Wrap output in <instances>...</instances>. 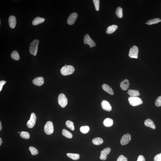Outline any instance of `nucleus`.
<instances>
[{"mask_svg":"<svg viewBox=\"0 0 161 161\" xmlns=\"http://www.w3.org/2000/svg\"><path fill=\"white\" fill-rule=\"evenodd\" d=\"M75 71L74 67L72 65H67L63 67L61 69L60 72L63 76H66L72 74Z\"/></svg>","mask_w":161,"mask_h":161,"instance_id":"obj_1","label":"nucleus"},{"mask_svg":"<svg viewBox=\"0 0 161 161\" xmlns=\"http://www.w3.org/2000/svg\"><path fill=\"white\" fill-rule=\"evenodd\" d=\"M128 100L130 105L133 106H138L143 103L141 99L137 97L130 96L128 98Z\"/></svg>","mask_w":161,"mask_h":161,"instance_id":"obj_2","label":"nucleus"},{"mask_svg":"<svg viewBox=\"0 0 161 161\" xmlns=\"http://www.w3.org/2000/svg\"><path fill=\"white\" fill-rule=\"evenodd\" d=\"M39 42L38 40L36 39L32 41L30 45L29 51L30 53L35 56L37 54Z\"/></svg>","mask_w":161,"mask_h":161,"instance_id":"obj_3","label":"nucleus"},{"mask_svg":"<svg viewBox=\"0 0 161 161\" xmlns=\"http://www.w3.org/2000/svg\"><path fill=\"white\" fill-rule=\"evenodd\" d=\"M58 104L61 107L64 108L67 106L68 103V99L64 94L61 93L58 97Z\"/></svg>","mask_w":161,"mask_h":161,"instance_id":"obj_4","label":"nucleus"},{"mask_svg":"<svg viewBox=\"0 0 161 161\" xmlns=\"http://www.w3.org/2000/svg\"><path fill=\"white\" fill-rule=\"evenodd\" d=\"M44 131L48 135L52 134L54 131L53 124L51 121H48L46 123L44 127Z\"/></svg>","mask_w":161,"mask_h":161,"instance_id":"obj_5","label":"nucleus"},{"mask_svg":"<svg viewBox=\"0 0 161 161\" xmlns=\"http://www.w3.org/2000/svg\"><path fill=\"white\" fill-rule=\"evenodd\" d=\"M138 49L136 46H133L130 49L129 56L132 58H138Z\"/></svg>","mask_w":161,"mask_h":161,"instance_id":"obj_6","label":"nucleus"},{"mask_svg":"<svg viewBox=\"0 0 161 161\" xmlns=\"http://www.w3.org/2000/svg\"><path fill=\"white\" fill-rule=\"evenodd\" d=\"M36 119L35 114L34 113H32L31 115L30 120L27 122V125L29 128H33L35 124Z\"/></svg>","mask_w":161,"mask_h":161,"instance_id":"obj_7","label":"nucleus"},{"mask_svg":"<svg viewBox=\"0 0 161 161\" xmlns=\"http://www.w3.org/2000/svg\"><path fill=\"white\" fill-rule=\"evenodd\" d=\"M84 42L85 44H87L90 46V48H92L93 47H95L96 46L95 42L91 39L88 34H86L84 36Z\"/></svg>","mask_w":161,"mask_h":161,"instance_id":"obj_8","label":"nucleus"},{"mask_svg":"<svg viewBox=\"0 0 161 161\" xmlns=\"http://www.w3.org/2000/svg\"><path fill=\"white\" fill-rule=\"evenodd\" d=\"M111 151V149L109 147H107L101 152L100 159L102 160H105L107 159V155L109 154Z\"/></svg>","mask_w":161,"mask_h":161,"instance_id":"obj_9","label":"nucleus"},{"mask_svg":"<svg viewBox=\"0 0 161 161\" xmlns=\"http://www.w3.org/2000/svg\"><path fill=\"white\" fill-rule=\"evenodd\" d=\"M78 14L76 13H73L70 15L67 20L68 24L70 25L74 24L75 23Z\"/></svg>","mask_w":161,"mask_h":161,"instance_id":"obj_10","label":"nucleus"},{"mask_svg":"<svg viewBox=\"0 0 161 161\" xmlns=\"http://www.w3.org/2000/svg\"><path fill=\"white\" fill-rule=\"evenodd\" d=\"M131 140V136L130 134H124L121 138L120 143L122 145H126L129 143Z\"/></svg>","mask_w":161,"mask_h":161,"instance_id":"obj_11","label":"nucleus"},{"mask_svg":"<svg viewBox=\"0 0 161 161\" xmlns=\"http://www.w3.org/2000/svg\"><path fill=\"white\" fill-rule=\"evenodd\" d=\"M101 106L102 108L105 110L110 111L112 110V107L107 101L105 100L102 101L101 103Z\"/></svg>","mask_w":161,"mask_h":161,"instance_id":"obj_12","label":"nucleus"},{"mask_svg":"<svg viewBox=\"0 0 161 161\" xmlns=\"http://www.w3.org/2000/svg\"><path fill=\"white\" fill-rule=\"evenodd\" d=\"M8 23L10 27L12 28H14L16 25V19L14 16H11L8 19Z\"/></svg>","mask_w":161,"mask_h":161,"instance_id":"obj_13","label":"nucleus"},{"mask_svg":"<svg viewBox=\"0 0 161 161\" xmlns=\"http://www.w3.org/2000/svg\"><path fill=\"white\" fill-rule=\"evenodd\" d=\"M33 84L38 86H41L44 84V81L43 77H36L33 80Z\"/></svg>","mask_w":161,"mask_h":161,"instance_id":"obj_14","label":"nucleus"},{"mask_svg":"<svg viewBox=\"0 0 161 161\" xmlns=\"http://www.w3.org/2000/svg\"><path fill=\"white\" fill-rule=\"evenodd\" d=\"M130 85L129 80H123L120 83V87L121 89L124 90H126L129 88Z\"/></svg>","mask_w":161,"mask_h":161,"instance_id":"obj_15","label":"nucleus"},{"mask_svg":"<svg viewBox=\"0 0 161 161\" xmlns=\"http://www.w3.org/2000/svg\"><path fill=\"white\" fill-rule=\"evenodd\" d=\"M144 125L146 126L150 127L154 130L156 128L153 121L150 119H146L144 121Z\"/></svg>","mask_w":161,"mask_h":161,"instance_id":"obj_16","label":"nucleus"},{"mask_svg":"<svg viewBox=\"0 0 161 161\" xmlns=\"http://www.w3.org/2000/svg\"><path fill=\"white\" fill-rule=\"evenodd\" d=\"M102 88L104 90L111 95H113L114 94V92L112 89L108 85L106 84H104L102 85Z\"/></svg>","mask_w":161,"mask_h":161,"instance_id":"obj_17","label":"nucleus"},{"mask_svg":"<svg viewBox=\"0 0 161 161\" xmlns=\"http://www.w3.org/2000/svg\"><path fill=\"white\" fill-rule=\"evenodd\" d=\"M45 21V19L41 17H37L35 18L32 22V24L34 26L37 25Z\"/></svg>","mask_w":161,"mask_h":161,"instance_id":"obj_18","label":"nucleus"},{"mask_svg":"<svg viewBox=\"0 0 161 161\" xmlns=\"http://www.w3.org/2000/svg\"><path fill=\"white\" fill-rule=\"evenodd\" d=\"M118 26L116 25H112L107 27L106 33L108 34H111L113 33L118 28Z\"/></svg>","mask_w":161,"mask_h":161,"instance_id":"obj_19","label":"nucleus"},{"mask_svg":"<svg viewBox=\"0 0 161 161\" xmlns=\"http://www.w3.org/2000/svg\"><path fill=\"white\" fill-rule=\"evenodd\" d=\"M104 125L105 127H109L112 126L113 124V121L110 118H107L104 120L103 122Z\"/></svg>","mask_w":161,"mask_h":161,"instance_id":"obj_20","label":"nucleus"},{"mask_svg":"<svg viewBox=\"0 0 161 161\" xmlns=\"http://www.w3.org/2000/svg\"><path fill=\"white\" fill-rule=\"evenodd\" d=\"M127 93L132 97H137L139 96L140 94L138 90L129 89L128 90Z\"/></svg>","mask_w":161,"mask_h":161,"instance_id":"obj_21","label":"nucleus"},{"mask_svg":"<svg viewBox=\"0 0 161 161\" xmlns=\"http://www.w3.org/2000/svg\"><path fill=\"white\" fill-rule=\"evenodd\" d=\"M67 156L71 159L74 160H78L80 158V155L78 154L68 153Z\"/></svg>","mask_w":161,"mask_h":161,"instance_id":"obj_22","label":"nucleus"},{"mask_svg":"<svg viewBox=\"0 0 161 161\" xmlns=\"http://www.w3.org/2000/svg\"><path fill=\"white\" fill-rule=\"evenodd\" d=\"M161 22V20L160 19L155 18L149 20L147 23H145V24L148 25H151L153 24H157Z\"/></svg>","mask_w":161,"mask_h":161,"instance_id":"obj_23","label":"nucleus"},{"mask_svg":"<svg viewBox=\"0 0 161 161\" xmlns=\"http://www.w3.org/2000/svg\"><path fill=\"white\" fill-rule=\"evenodd\" d=\"M92 141L94 144L98 145L102 144L103 142V140L100 137H97L94 138Z\"/></svg>","mask_w":161,"mask_h":161,"instance_id":"obj_24","label":"nucleus"},{"mask_svg":"<svg viewBox=\"0 0 161 161\" xmlns=\"http://www.w3.org/2000/svg\"><path fill=\"white\" fill-rule=\"evenodd\" d=\"M62 134L64 136L69 138H71L73 137V134L70 132L64 129L62 131Z\"/></svg>","mask_w":161,"mask_h":161,"instance_id":"obj_25","label":"nucleus"},{"mask_svg":"<svg viewBox=\"0 0 161 161\" xmlns=\"http://www.w3.org/2000/svg\"><path fill=\"white\" fill-rule=\"evenodd\" d=\"M11 56L13 59L16 60H18L20 58V55L16 51H13L11 53Z\"/></svg>","mask_w":161,"mask_h":161,"instance_id":"obj_26","label":"nucleus"},{"mask_svg":"<svg viewBox=\"0 0 161 161\" xmlns=\"http://www.w3.org/2000/svg\"><path fill=\"white\" fill-rule=\"evenodd\" d=\"M116 15L118 18H122L123 17L122 9L121 7H118L116 9Z\"/></svg>","mask_w":161,"mask_h":161,"instance_id":"obj_27","label":"nucleus"},{"mask_svg":"<svg viewBox=\"0 0 161 161\" xmlns=\"http://www.w3.org/2000/svg\"><path fill=\"white\" fill-rule=\"evenodd\" d=\"M66 126L70 129L72 131H74L75 128L74 125V124L72 121L69 120L67 121L66 122Z\"/></svg>","mask_w":161,"mask_h":161,"instance_id":"obj_28","label":"nucleus"},{"mask_svg":"<svg viewBox=\"0 0 161 161\" xmlns=\"http://www.w3.org/2000/svg\"><path fill=\"white\" fill-rule=\"evenodd\" d=\"M20 136L22 138L26 139H29L30 138V135L27 132L22 131L20 133Z\"/></svg>","mask_w":161,"mask_h":161,"instance_id":"obj_29","label":"nucleus"},{"mask_svg":"<svg viewBox=\"0 0 161 161\" xmlns=\"http://www.w3.org/2000/svg\"><path fill=\"white\" fill-rule=\"evenodd\" d=\"M90 129V127L88 126H84L80 127V130L81 133L83 134H86L88 132Z\"/></svg>","mask_w":161,"mask_h":161,"instance_id":"obj_30","label":"nucleus"},{"mask_svg":"<svg viewBox=\"0 0 161 161\" xmlns=\"http://www.w3.org/2000/svg\"><path fill=\"white\" fill-rule=\"evenodd\" d=\"M29 150L33 155H36L38 153V151L37 149L33 147H29Z\"/></svg>","mask_w":161,"mask_h":161,"instance_id":"obj_31","label":"nucleus"},{"mask_svg":"<svg viewBox=\"0 0 161 161\" xmlns=\"http://www.w3.org/2000/svg\"><path fill=\"white\" fill-rule=\"evenodd\" d=\"M93 2L94 4L95 8L97 11H98L99 10V3L100 1L99 0H93Z\"/></svg>","mask_w":161,"mask_h":161,"instance_id":"obj_32","label":"nucleus"},{"mask_svg":"<svg viewBox=\"0 0 161 161\" xmlns=\"http://www.w3.org/2000/svg\"><path fill=\"white\" fill-rule=\"evenodd\" d=\"M155 105L158 107L161 106V96H160L156 99Z\"/></svg>","mask_w":161,"mask_h":161,"instance_id":"obj_33","label":"nucleus"},{"mask_svg":"<svg viewBox=\"0 0 161 161\" xmlns=\"http://www.w3.org/2000/svg\"><path fill=\"white\" fill-rule=\"evenodd\" d=\"M117 161H127V159L125 157L121 155L118 157Z\"/></svg>","mask_w":161,"mask_h":161,"instance_id":"obj_34","label":"nucleus"},{"mask_svg":"<svg viewBox=\"0 0 161 161\" xmlns=\"http://www.w3.org/2000/svg\"><path fill=\"white\" fill-rule=\"evenodd\" d=\"M154 161H161V153L157 155L154 159Z\"/></svg>","mask_w":161,"mask_h":161,"instance_id":"obj_35","label":"nucleus"},{"mask_svg":"<svg viewBox=\"0 0 161 161\" xmlns=\"http://www.w3.org/2000/svg\"><path fill=\"white\" fill-rule=\"evenodd\" d=\"M6 83V81L5 80H1L0 81V91L2 90L3 86L4 84H5Z\"/></svg>","mask_w":161,"mask_h":161,"instance_id":"obj_36","label":"nucleus"},{"mask_svg":"<svg viewBox=\"0 0 161 161\" xmlns=\"http://www.w3.org/2000/svg\"><path fill=\"white\" fill-rule=\"evenodd\" d=\"M137 161H145V159L144 156L142 155H140L138 157Z\"/></svg>","mask_w":161,"mask_h":161,"instance_id":"obj_37","label":"nucleus"},{"mask_svg":"<svg viewBox=\"0 0 161 161\" xmlns=\"http://www.w3.org/2000/svg\"><path fill=\"white\" fill-rule=\"evenodd\" d=\"M2 124H1V123L0 121V131H1V130H2Z\"/></svg>","mask_w":161,"mask_h":161,"instance_id":"obj_38","label":"nucleus"},{"mask_svg":"<svg viewBox=\"0 0 161 161\" xmlns=\"http://www.w3.org/2000/svg\"><path fill=\"white\" fill-rule=\"evenodd\" d=\"M2 138H0V146H1V144H2Z\"/></svg>","mask_w":161,"mask_h":161,"instance_id":"obj_39","label":"nucleus"},{"mask_svg":"<svg viewBox=\"0 0 161 161\" xmlns=\"http://www.w3.org/2000/svg\"><path fill=\"white\" fill-rule=\"evenodd\" d=\"M36 119H37V117H36Z\"/></svg>","mask_w":161,"mask_h":161,"instance_id":"obj_40","label":"nucleus"}]
</instances>
